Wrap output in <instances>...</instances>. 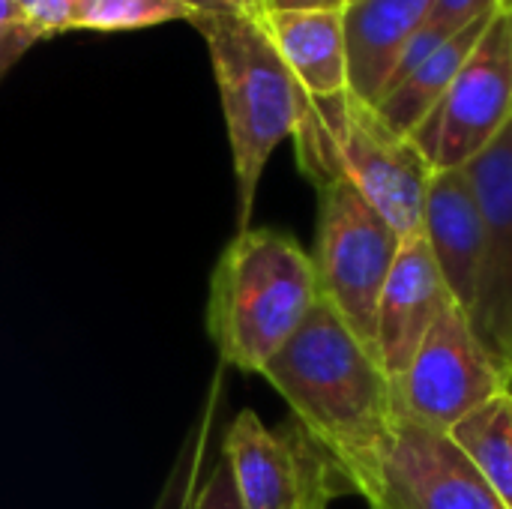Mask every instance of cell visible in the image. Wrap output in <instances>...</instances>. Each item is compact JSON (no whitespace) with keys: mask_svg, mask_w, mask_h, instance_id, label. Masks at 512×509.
I'll use <instances>...</instances> for the list:
<instances>
[{"mask_svg":"<svg viewBox=\"0 0 512 509\" xmlns=\"http://www.w3.org/2000/svg\"><path fill=\"white\" fill-rule=\"evenodd\" d=\"M318 189L315 273L321 300L375 351V321L384 282L402 249L387 219L333 168L309 177Z\"/></svg>","mask_w":512,"mask_h":509,"instance_id":"5","label":"cell"},{"mask_svg":"<svg viewBox=\"0 0 512 509\" xmlns=\"http://www.w3.org/2000/svg\"><path fill=\"white\" fill-rule=\"evenodd\" d=\"M222 459L243 509H330L354 495L342 468L291 417L270 429L240 411L222 432Z\"/></svg>","mask_w":512,"mask_h":509,"instance_id":"6","label":"cell"},{"mask_svg":"<svg viewBox=\"0 0 512 509\" xmlns=\"http://www.w3.org/2000/svg\"><path fill=\"white\" fill-rule=\"evenodd\" d=\"M321 300L312 255L276 228H246L210 276L207 333L225 366L261 375Z\"/></svg>","mask_w":512,"mask_h":509,"instance_id":"2","label":"cell"},{"mask_svg":"<svg viewBox=\"0 0 512 509\" xmlns=\"http://www.w3.org/2000/svg\"><path fill=\"white\" fill-rule=\"evenodd\" d=\"M483 219V267L471 324L512 378V120L465 165Z\"/></svg>","mask_w":512,"mask_h":509,"instance_id":"9","label":"cell"},{"mask_svg":"<svg viewBox=\"0 0 512 509\" xmlns=\"http://www.w3.org/2000/svg\"><path fill=\"white\" fill-rule=\"evenodd\" d=\"M198 509H243L240 501H237V492H234V483H231V474H228L222 456H219L216 468L210 471V477L204 483Z\"/></svg>","mask_w":512,"mask_h":509,"instance_id":"22","label":"cell"},{"mask_svg":"<svg viewBox=\"0 0 512 509\" xmlns=\"http://www.w3.org/2000/svg\"><path fill=\"white\" fill-rule=\"evenodd\" d=\"M507 393H510V396H512V378H510V384H507Z\"/></svg>","mask_w":512,"mask_h":509,"instance_id":"26","label":"cell"},{"mask_svg":"<svg viewBox=\"0 0 512 509\" xmlns=\"http://www.w3.org/2000/svg\"><path fill=\"white\" fill-rule=\"evenodd\" d=\"M45 39L30 21H15V24H0V78L39 42Z\"/></svg>","mask_w":512,"mask_h":509,"instance_id":"20","label":"cell"},{"mask_svg":"<svg viewBox=\"0 0 512 509\" xmlns=\"http://www.w3.org/2000/svg\"><path fill=\"white\" fill-rule=\"evenodd\" d=\"M258 18L309 99H333L348 93L342 9H264Z\"/></svg>","mask_w":512,"mask_h":509,"instance_id":"14","label":"cell"},{"mask_svg":"<svg viewBox=\"0 0 512 509\" xmlns=\"http://www.w3.org/2000/svg\"><path fill=\"white\" fill-rule=\"evenodd\" d=\"M501 9V6H498ZM495 9V12H498ZM480 15L471 24H465L462 30H456L435 54H429L411 75H405L390 93H384V99L378 105H372L378 111V117L399 135H414L429 114L441 105V99L447 96L450 84L456 81L462 63L468 60V54L474 51L477 39L483 36V30L489 27L492 15Z\"/></svg>","mask_w":512,"mask_h":509,"instance_id":"15","label":"cell"},{"mask_svg":"<svg viewBox=\"0 0 512 509\" xmlns=\"http://www.w3.org/2000/svg\"><path fill=\"white\" fill-rule=\"evenodd\" d=\"M189 18L180 0H72V30H141Z\"/></svg>","mask_w":512,"mask_h":509,"instance_id":"18","label":"cell"},{"mask_svg":"<svg viewBox=\"0 0 512 509\" xmlns=\"http://www.w3.org/2000/svg\"><path fill=\"white\" fill-rule=\"evenodd\" d=\"M219 411H222V393L210 390L207 405H204L201 417L192 423V429L186 432L183 447L174 459L171 474L165 477V486H162L153 509H198L204 483L222 456V441L216 447V435H222Z\"/></svg>","mask_w":512,"mask_h":509,"instance_id":"17","label":"cell"},{"mask_svg":"<svg viewBox=\"0 0 512 509\" xmlns=\"http://www.w3.org/2000/svg\"><path fill=\"white\" fill-rule=\"evenodd\" d=\"M456 447L474 462L501 504L512 509V396L504 393L447 432Z\"/></svg>","mask_w":512,"mask_h":509,"instance_id":"16","label":"cell"},{"mask_svg":"<svg viewBox=\"0 0 512 509\" xmlns=\"http://www.w3.org/2000/svg\"><path fill=\"white\" fill-rule=\"evenodd\" d=\"M369 509H507L456 441L408 417L396 420L381 492Z\"/></svg>","mask_w":512,"mask_h":509,"instance_id":"10","label":"cell"},{"mask_svg":"<svg viewBox=\"0 0 512 509\" xmlns=\"http://www.w3.org/2000/svg\"><path fill=\"white\" fill-rule=\"evenodd\" d=\"M267 9H312V12H327V9H345L351 0H264Z\"/></svg>","mask_w":512,"mask_h":509,"instance_id":"24","label":"cell"},{"mask_svg":"<svg viewBox=\"0 0 512 509\" xmlns=\"http://www.w3.org/2000/svg\"><path fill=\"white\" fill-rule=\"evenodd\" d=\"M189 24L210 51L237 177V231H246L261 174L273 150L294 138L309 96L288 72L258 15L192 12Z\"/></svg>","mask_w":512,"mask_h":509,"instance_id":"3","label":"cell"},{"mask_svg":"<svg viewBox=\"0 0 512 509\" xmlns=\"http://www.w3.org/2000/svg\"><path fill=\"white\" fill-rule=\"evenodd\" d=\"M192 12H228V15H261L264 0H180Z\"/></svg>","mask_w":512,"mask_h":509,"instance_id":"23","label":"cell"},{"mask_svg":"<svg viewBox=\"0 0 512 509\" xmlns=\"http://www.w3.org/2000/svg\"><path fill=\"white\" fill-rule=\"evenodd\" d=\"M15 21H27L21 3L18 0H0V24H15Z\"/></svg>","mask_w":512,"mask_h":509,"instance_id":"25","label":"cell"},{"mask_svg":"<svg viewBox=\"0 0 512 509\" xmlns=\"http://www.w3.org/2000/svg\"><path fill=\"white\" fill-rule=\"evenodd\" d=\"M456 303L435 267L423 234L405 237L384 282L375 321V354L396 384L411 366L438 315Z\"/></svg>","mask_w":512,"mask_h":509,"instance_id":"11","label":"cell"},{"mask_svg":"<svg viewBox=\"0 0 512 509\" xmlns=\"http://www.w3.org/2000/svg\"><path fill=\"white\" fill-rule=\"evenodd\" d=\"M18 3L24 9V18L42 36L72 30V0H18Z\"/></svg>","mask_w":512,"mask_h":509,"instance_id":"19","label":"cell"},{"mask_svg":"<svg viewBox=\"0 0 512 509\" xmlns=\"http://www.w3.org/2000/svg\"><path fill=\"white\" fill-rule=\"evenodd\" d=\"M423 237L450 297L471 318L483 267V219L465 168H444L432 174L423 213Z\"/></svg>","mask_w":512,"mask_h":509,"instance_id":"12","label":"cell"},{"mask_svg":"<svg viewBox=\"0 0 512 509\" xmlns=\"http://www.w3.org/2000/svg\"><path fill=\"white\" fill-rule=\"evenodd\" d=\"M432 9L435 0H351L342 9L348 90L360 102H381L402 48L429 21Z\"/></svg>","mask_w":512,"mask_h":509,"instance_id":"13","label":"cell"},{"mask_svg":"<svg viewBox=\"0 0 512 509\" xmlns=\"http://www.w3.org/2000/svg\"><path fill=\"white\" fill-rule=\"evenodd\" d=\"M512 120V3H504L462 63L441 105L411 135L435 171L465 168Z\"/></svg>","mask_w":512,"mask_h":509,"instance_id":"7","label":"cell"},{"mask_svg":"<svg viewBox=\"0 0 512 509\" xmlns=\"http://www.w3.org/2000/svg\"><path fill=\"white\" fill-rule=\"evenodd\" d=\"M393 387L399 417L450 432L459 420L504 396L507 378L480 342L468 312L450 303Z\"/></svg>","mask_w":512,"mask_h":509,"instance_id":"8","label":"cell"},{"mask_svg":"<svg viewBox=\"0 0 512 509\" xmlns=\"http://www.w3.org/2000/svg\"><path fill=\"white\" fill-rule=\"evenodd\" d=\"M504 3H512V0H435V9H432L429 18L438 21V24H447L453 30H462L474 18L489 15Z\"/></svg>","mask_w":512,"mask_h":509,"instance_id":"21","label":"cell"},{"mask_svg":"<svg viewBox=\"0 0 512 509\" xmlns=\"http://www.w3.org/2000/svg\"><path fill=\"white\" fill-rule=\"evenodd\" d=\"M306 177L339 171L405 240L423 234L426 192L435 168L423 150L393 132L372 105L351 90L333 99H309L294 132Z\"/></svg>","mask_w":512,"mask_h":509,"instance_id":"4","label":"cell"},{"mask_svg":"<svg viewBox=\"0 0 512 509\" xmlns=\"http://www.w3.org/2000/svg\"><path fill=\"white\" fill-rule=\"evenodd\" d=\"M261 375L342 468L354 495L372 504L399 420L396 387L378 354L318 300L297 336Z\"/></svg>","mask_w":512,"mask_h":509,"instance_id":"1","label":"cell"}]
</instances>
